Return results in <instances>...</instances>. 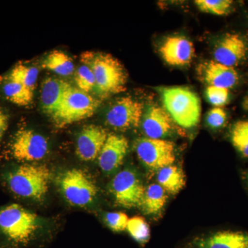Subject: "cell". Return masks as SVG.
<instances>
[{
    "label": "cell",
    "mask_w": 248,
    "mask_h": 248,
    "mask_svg": "<svg viewBox=\"0 0 248 248\" xmlns=\"http://www.w3.org/2000/svg\"><path fill=\"white\" fill-rule=\"evenodd\" d=\"M81 61L93 71L95 79L93 93L101 100L124 92L126 89L128 73L117 58L103 52L81 54Z\"/></svg>",
    "instance_id": "6da1fadb"
},
{
    "label": "cell",
    "mask_w": 248,
    "mask_h": 248,
    "mask_svg": "<svg viewBox=\"0 0 248 248\" xmlns=\"http://www.w3.org/2000/svg\"><path fill=\"white\" fill-rule=\"evenodd\" d=\"M42 228V218L22 205L13 203L0 207V239L11 247L30 244Z\"/></svg>",
    "instance_id": "7a4b0ae2"
},
{
    "label": "cell",
    "mask_w": 248,
    "mask_h": 248,
    "mask_svg": "<svg viewBox=\"0 0 248 248\" xmlns=\"http://www.w3.org/2000/svg\"><path fill=\"white\" fill-rule=\"evenodd\" d=\"M3 179L15 195L42 202L48 193L51 173L43 165L24 164L8 170Z\"/></svg>",
    "instance_id": "3957f363"
},
{
    "label": "cell",
    "mask_w": 248,
    "mask_h": 248,
    "mask_svg": "<svg viewBox=\"0 0 248 248\" xmlns=\"http://www.w3.org/2000/svg\"><path fill=\"white\" fill-rule=\"evenodd\" d=\"M159 92L164 109L174 123L185 128L200 123L202 103L197 93L184 86L159 88Z\"/></svg>",
    "instance_id": "277c9868"
},
{
    "label": "cell",
    "mask_w": 248,
    "mask_h": 248,
    "mask_svg": "<svg viewBox=\"0 0 248 248\" xmlns=\"http://www.w3.org/2000/svg\"><path fill=\"white\" fill-rule=\"evenodd\" d=\"M100 104L99 99L93 97L89 93L71 86L50 117L57 128H64L92 117Z\"/></svg>",
    "instance_id": "5b68a950"
},
{
    "label": "cell",
    "mask_w": 248,
    "mask_h": 248,
    "mask_svg": "<svg viewBox=\"0 0 248 248\" xmlns=\"http://www.w3.org/2000/svg\"><path fill=\"white\" fill-rule=\"evenodd\" d=\"M55 182L65 200L75 206H88L97 198V186L92 177L83 170L63 171L55 178Z\"/></svg>",
    "instance_id": "8992f818"
},
{
    "label": "cell",
    "mask_w": 248,
    "mask_h": 248,
    "mask_svg": "<svg viewBox=\"0 0 248 248\" xmlns=\"http://www.w3.org/2000/svg\"><path fill=\"white\" fill-rule=\"evenodd\" d=\"M10 154L19 161H37L48 153L46 139L32 129L19 128L9 142Z\"/></svg>",
    "instance_id": "52a82bcc"
},
{
    "label": "cell",
    "mask_w": 248,
    "mask_h": 248,
    "mask_svg": "<svg viewBox=\"0 0 248 248\" xmlns=\"http://www.w3.org/2000/svg\"><path fill=\"white\" fill-rule=\"evenodd\" d=\"M135 152L147 169L159 170L175 161V145L161 139L143 138L135 142Z\"/></svg>",
    "instance_id": "ba28073f"
},
{
    "label": "cell",
    "mask_w": 248,
    "mask_h": 248,
    "mask_svg": "<svg viewBox=\"0 0 248 248\" xmlns=\"http://www.w3.org/2000/svg\"><path fill=\"white\" fill-rule=\"evenodd\" d=\"M110 191L116 203L120 206L125 208H140L146 188L136 172L125 169L112 179Z\"/></svg>",
    "instance_id": "9c48e42d"
},
{
    "label": "cell",
    "mask_w": 248,
    "mask_h": 248,
    "mask_svg": "<svg viewBox=\"0 0 248 248\" xmlns=\"http://www.w3.org/2000/svg\"><path fill=\"white\" fill-rule=\"evenodd\" d=\"M143 115V104L131 97L120 98L109 108L107 123L116 130L135 128Z\"/></svg>",
    "instance_id": "30bf717a"
},
{
    "label": "cell",
    "mask_w": 248,
    "mask_h": 248,
    "mask_svg": "<svg viewBox=\"0 0 248 248\" xmlns=\"http://www.w3.org/2000/svg\"><path fill=\"white\" fill-rule=\"evenodd\" d=\"M107 130L96 125H89L81 129L77 140L76 153L80 159L91 161L99 157L107 141Z\"/></svg>",
    "instance_id": "8fae6325"
},
{
    "label": "cell",
    "mask_w": 248,
    "mask_h": 248,
    "mask_svg": "<svg viewBox=\"0 0 248 248\" xmlns=\"http://www.w3.org/2000/svg\"><path fill=\"white\" fill-rule=\"evenodd\" d=\"M128 148L126 138L116 134H108L98 157L99 167L103 172L110 174L118 169L123 164Z\"/></svg>",
    "instance_id": "7c38bea8"
},
{
    "label": "cell",
    "mask_w": 248,
    "mask_h": 248,
    "mask_svg": "<svg viewBox=\"0 0 248 248\" xmlns=\"http://www.w3.org/2000/svg\"><path fill=\"white\" fill-rule=\"evenodd\" d=\"M159 52L168 64L184 66L192 62L195 50L190 40L177 35L167 37L160 47Z\"/></svg>",
    "instance_id": "4fadbf2b"
},
{
    "label": "cell",
    "mask_w": 248,
    "mask_h": 248,
    "mask_svg": "<svg viewBox=\"0 0 248 248\" xmlns=\"http://www.w3.org/2000/svg\"><path fill=\"white\" fill-rule=\"evenodd\" d=\"M197 71L200 79L208 86L229 89L239 81V75L234 68L225 66L215 60L201 63Z\"/></svg>",
    "instance_id": "5bb4252c"
},
{
    "label": "cell",
    "mask_w": 248,
    "mask_h": 248,
    "mask_svg": "<svg viewBox=\"0 0 248 248\" xmlns=\"http://www.w3.org/2000/svg\"><path fill=\"white\" fill-rule=\"evenodd\" d=\"M246 42L237 34H226L217 44L214 50L215 61L229 67H234L246 58Z\"/></svg>",
    "instance_id": "9a60e30c"
},
{
    "label": "cell",
    "mask_w": 248,
    "mask_h": 248,
    "mask_svg": "<svg viewBox=\"0 0 248 248\" xmlns=\"http://www.w3.org/2000/svg\"><path fill=\"white\" fill-rule=\"evenodd\" d=\"M142 119V128L146 138L163 140L174 129V122L170 116L164 108L157 106L148 108Z\"/></svg>",
    "instance_id": "2e32d148"
},
{
    "label": "cell",
    "mask_w": 248,
    "mask_h": 248,
    "mask_svg": "<svg viewBox=\"0 0 248 248\" xmlns=\"http://www.w3.org/2000/svg\"><path fill=\"white\" fill-rule=\"evenodd\" d=\"M71 85L57 78H46L41 88V107L45 114L50 117L61 104Z\"/></svg>",
    "instance_id": "e0dca14e"
},
{
    "label": "cell",
    "mask_w": 248,
    "mask_h": 248,
    "mask_svg": "<svg viewBox=\"0 0 248 248\" xmlns=\"http://www.w3.org/2000/svg\"><path fill=\"white\" fill-rule=\"evenodd\" d=\"M0 93L4 99L17 107H29L33 102L34 91L4 76L0 77Z\"/></svg>",
    "instance_id": "ac0fdd59"
},
{
    "label": "cell",
    "mask_w": 248,
    "mask_h": 248,
    "mask_svg": "<svg viewBox=\"0 0 248 248\" xmlns=\"http://www.w3.org/2000/svg\"><path fill=\"white\" fill-rule=\"evenodd\" d=\"M200 248H248V234L241 232H217L197 243Z\"/></svg>",
    "instance_id": "d6986e66"
},
{
    "label": "cell",
    "mask_w": 248,
    "mask_h": 248,
    "mask_svg": "<svg viewBox=\"0 0 248 248\" xmlns=\"http://www.w3.org/2000/svg\"><path fill=\"white\" fill-rule=\"evenodd\" d=\"M167 200V192L164 187L159 184H151L145 191L140 208L146 215L154 216L161 213Z\"/></svg>",
    "instance_id": "ffe728a7"
},
{
    "label": "cell",
    "mask_w": 248,
    "mask_h": 248,
    "mask_svg": "<svg viewBox=\"0 0 248 248\" xmlns=\"http://www.w3.org/2000/svg\"><path fill=\"white\" fill-rule=\"evenodd\" d=\"M157 182L166 192L177 194L185 186V174L182 169L170 165L158 170Z\"/></svg>",
    "instance_id": "44dd1931"
},
{
    "label": "cell",
    "mask_w": 248,
    "mask_h": 248,
    "mask_svg": "<svg viewBox=\"0 0 248 248\" xmlns=\"http://www.w3.org/2000/svg\"><path fill=\"white\" fill-rule=\"evenodd\" d=\"M42 66L61 76H71L75 71L74 62L71 57L58 50L50 52L42 62Z\"/></svg>",
    "instance_id": "7402d4cb"
},
{
    "label": "cell",
    "mask_w": 248,
    "mask_h": 248,
    "mask_svg": "<svg viewBox=\"0 0 248 248\" xmlns=\"http://www.w3.org/2000/svg\"><path fill=\"white\" fill-rule=\"evenodd\" d=\"M4 76L34 91L39 76V70L36 67L30 66L27 63H19L15 65Z\"/></svg>",
    "instance_id": "603a6c76"
},
{
    "label": "cell",
    "mask_w": 248,
    "mask_h": 248,
    "mask_svg": "<svg viewBox=\"0 0 248 248\" xmlns=\"http://www.w3.org/2000/svg\"><path fill=\"white\" fill-rule=\"evenodd\" d=\"M231 141L236 151L248 157V120L236 122L231 130Z\"/></svg>",
    "instance_id": "cb8c5ba5"
},
{
    "label": "cell",
    "mask_w": 248,
    "mask_h": 248,
    "mask_svg": "<svg viewBox=\"0 0 248 248\" xmlns=\"http://www.w3.org/2000/svg\"><path fill=\"white\" fill-rule=\"evenodd\" d=\"M129 234L135 241L145 244L151 237V230L143 217L136 216L129 218L126 228Z\"/></svg>",
    "instance_id": "d4e9b609"
},
{
    "label": "cell",
    "mask_w": 248,
    "mask_h": 248,
    "mask_svg": "<svg viewBox=\"0 0 248 248\" xmlns=\"http://www.w3.org/2000/svg\"><path fill=\"white\" fill-rule=\"evenodd\" d=\"M195 4L202 12L224 16L231 11L233 1L231 0H196Z\"/></svg>",
    "instance_id": "484cf974"
},
{
    "label": "cell",
    "mask_w": 248,
    "mask_h": 248,
    "mask_svg": "<svg viewBox=\"0 0 248 248\" xmlns=\"http://www.w3.org/2000/svg\"><path fill=\"white\" fill-rule=\"evenodd\" d=\"M78 89L86 93L94 91L95 79L91 68L86 65H81L78 68L75 78Z\"/></svg>",
    "instance_id": "4316f807"
},
{
    "label": "cell",
    "mask_w": 248,
    "mask_h": 248,
    "mask_svg": "<svg viewBox=\"0 0 248 248\" xmlns=\"http://www.w3.org/2000/svg\"><path fill=\"white\" fill-rule=\"evenodd\" d=\"M207 99L215 107H221L229 101V89L209 86L205 90Z\"/></svg>",
    "instance_id": "83f0119b"
},
{
    "label": "cell",
    "mask_w": 248,
    "mask_h": 248,
    "mask_svg": "<svg viewBox=\"0 0 248 248\" xmlns=\"http://www.w3.org/2000/svg\"><path fill=\"white\" fill-rule=\"evenodd\" d=\"M129 218L123 213H108L104 216V221L112 231L120 232L126 230Z\"/></svg>",
    "instance_id": "f1b7e54d"
},
{
    "label": "cell",
    "mask_w": 248,
    "mask_h": 248,
    "mask_svg": "<svg viewBox=\"0 0 248 248\" xmlns=\"http://www.w3.org/2000/svg\"><path fill=\"white\" fill-rule=\"evenodd\" d=\"M226 112L221 107L213 108L207 114L206 122L210 128L213 129L221 128L226 124Z\"/></svg>",
    "instance_id": "f546056e"
},
{
    "label": "cell",
    "mask_w": 248,
    "mask_h": 248,
    "mask_svg": "<svg viewBox=\"0 0 248 248\" xmlns=\"http://www.w3.org/2000/svg\"><path fill=\"white\" fill-rule=\"evenodd\" d=\"M11 115L5 108L0 106V143L9 128Z\"/></svg>",
    "instance_id": "4dcf8cb0"
},
{
    "label": "cell",
    "mask_w": 248,
    "mask_h": 248,
    "mask_svg": "<svg viewBox=\"0 0 248 248\" xmlns=\"http://www.w3.org/2000/svg\"><path fill=\"white\" fill-rule=\"evenodd\" d=\"M242 108L244 110L248 112V94L244 97L242 102Z\"/></svg>",
    "instance_id": "1f68e13d"
}]
</instances>
